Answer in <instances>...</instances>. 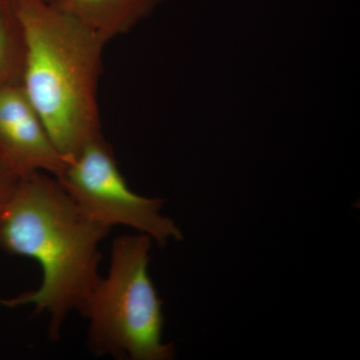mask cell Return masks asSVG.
<instances>
[{
    "instance_id": "obj_8",
    "label": "cell",
    "mask_w": 360,
    "mask_h": 360,
    "mask_svg": "<svg viewBox=\"0 0 360 360\" xmlns=\"http://www.w3.org/2000/svg\"><path fill=\"white\" fill-rule=\"evenodd\" d=\"M20 179V175L16 174L4 161L0 160V214L13 198Z\"/></svg>"
},
{
    "instance_id": "obj_5",
    "label": "cell",
    "mask_w": 360,
    "mask_h": 360,
    "mask_svg": "<svg viewBox=\"0 0 360 360\" xmlns=\"http://www.w3.org/2000/svg\"><path fill=\"white\" fill-rule=\"evenodd\" d=\"M0 160L20 176L42 172L58 177L65 165L21 84L0 87Z\"/></svg>"
},
{
    "instance_id": "obj_7",
    "label": "cell",
    "mask_w": 360,
    "mask_h": 360,
    "mask_svg": "<svg viewBox=\"0 0 360 360\" xmlns=\"http://www.w3.org/2000/svg\"><path fill=\"white\" fill-rule=\"evenodd\" d=\"M25 44L13 0H0V87L21 84Z\"/></svg>"
},
{
    "instance_id": "obj_3",
    "label": "cell",
    "mask_w": 360,
    "mask_h": 360,
    "mask_svg": "<svg viewBox=\"0 0 360 360\" xmlns=\"http://www.w3.org/2000/svg\"><path fill=\"white\" fill-rule=\"evenodd\" d=\"M151 245L143 233L113 240L108 276L99 278L79 312L89 321L87 345L97 356L174 359V343L162 338L163 302L148 274Z\"/></svg>"
},
{
    "instance_id": "obj_4",
    "label": "cell",
    "mask_w": 360,
    "mask_h": 360,
    "mask_svg": "<svg viewBox=\"0 0 360 360\" xmlns=\"http://www.w3.org/2000/svg\"><path fill=\"white\" fill-rule=\"evenodd\" d=\"M89 219L108 229L122 225L146 234L165 248L184 234L170 217L161 213L165 200L135 193L118 167L115 151L103 135L87 142L65 161L56 177Z\"/></svg>"
},
{
    "instance_id": "obj_6",
    "label": "cell",
    "mask_w": 360,
    "mask_h": 360,
    "mask_svg": "<svg viewBox=\"0 0 360 360\" xmlns=\"http://www.w3.org/2000/svg\"><path fill=\"white\" fill-rule=\"evenodd\" d=\"M106 41L125 34L167 0H51Z\"/></svg>"
},
{
    "instance_id": "obj_2",
    "label": "cell",
    "mask_w": 360,
    "mask_h": 360,
    "mask_svg": "<svg viewBox=\"0 0 360 360\" xmlns=\"http://www.w3.org/2000/svg\"><path fill=\"white\" fill-rule=\"evenodd\" d=\"M25 35L21 85L65 160L101 134L103 37L51 0H13Z\"/></svg>"
},
{
    "instance_id": "obj_1",
    "label": "cell",
    "mask_w": 360,
    "mask_h": 360,
    "mask_svg": "<svg viewBox=\"0 0 360 360\" xmlns=\"http://www.w3.org/2000/svg\"><path fill=\"white\" fill-rule=\"evenodd\" d=\"M110 231L89 219L53 175L21 176L0 214V250L35 260L41 283L0 305H32L49 316V338L59 340L68 315L79 314L101 277L99 246Z\"/></svg>"
}]
</instances>
